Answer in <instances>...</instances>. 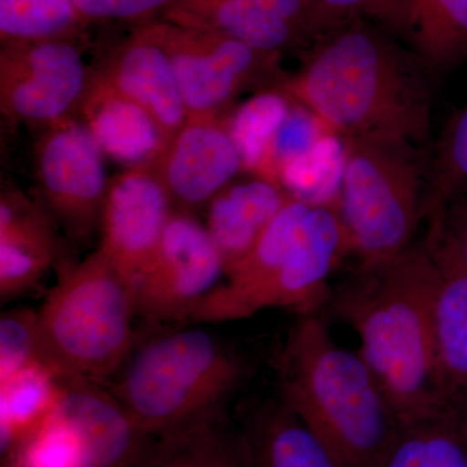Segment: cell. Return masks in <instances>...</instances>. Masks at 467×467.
<instances>
[{"label": "cell", "instance_id": "cell-1", "mask_svg": "<svg viewBox=\"0 0 467 467\" xmlns=\"http://www.w3.org/2000/svg\"><path fill=\"white\" fill-rule=\"evenodd\" d=\"M435 78L392 34L352 20L301 52L299 70L276 92L343 140L389 134L429 147Z\"/></svg>", "mask_w": 467, "mask_h": 467}, {"label": "cell", "instance_id": "cell-2", "mask_svg": "<svg viewBox=\"0 0 467 467\" xmlns=\"http://www.w3.org/2000/svg\"><path fill=\"white\" fill-rule=\"evenodd\" d=\"M432 284L434 260L423 238L391 259L359 265L327 301L335 317L358 334L359 355L402 427L450 410L436 362Z\"/></svg>", "mask_w": 467, "mask_h": 467}, {"label": "cell", "instance_id": "cell-3", "mask_svg": "<svg viewBox=\"0 0 467 467\" xmlns=\"http://www.w3.org/2000/svg\"><path fill=\"white\" fill-rule=\"evenodd\" d=\"M281 400L337 467H377L402 430L358 350L335 342L317 315L301 316L279 358Z\"/></svg>", "mask_w": 467, "mask_h": 467}, {"label": "cell", "instance_id": "cell-4", "mask_svg": "<svg viewBox=\"0 0 467 467\" xmlns=\"http://www.w3.org/2000/svg\"><path fill=\"white\" fill-rule=\"evenodd\" d=\"M245 376L244 359L216 334L184 328L133 349L110 392L143 431H177L216 416Z\"/></svg>", "mask_w": 467, "mask_h": 467}, {"label": "cell", "instance_id": "cell-5", "mask_svg": "<svg viewBox=\"0 0 467 467\" xmlns=\"http://www.w3.org/2000/svg\"><path fill=\"white\" fill-rule=\"evenodd\" d=\"M339 196L349 252L373 265L413 244L425 220L431 149L389 134L347 138Z\"/></svg>", "mask_w": 467, "mask_h": 467}, {"label": "cell", "instance_id": "cell-6", "mask_svg": "<svg viewBox=\"0 0 467 467\" xmlns=\"http://www.w3.org/2000/svg\"><path fill=\"white\" fill-rule=\"evenodd\" d=\"M134 290L99 250L63 264L38 310L46 358L61 376L104 386L134 349Z\"/></svg>", "mask_w": 467, "mask_h": 467}, {"label": "cell", "instance_id": "cell-7", "mask_svg": "<svg viewBox=\"0 0 467 467\" xmlns=\"http://www.w3.org/2000/svg\"><path fill=\"white\" fill-rule=\"evenodd\" d=\"M160 34L189 117H223L244 92H276L287 78L278 52L162 20Z\"/></svg>", "mask_w": 467, "mask_h": 467}, {"label": "cell", "instance_id": "cell-8", "mask_svg": "<svg viewBox=\"0 0 467 467\" xmlns=\"http://www.w3.org/2000/svg\"><path fill=\"white\" fill-rule=\"evenodd\" d=\"M91 78L81 41L2 46L0 110L8 121L45 130L78 117Z\"/></svg>", "mask_w": 467, "mask_h": 467}, {"label": "cell", "instance_id": "cell-9", "mask_svg": "<svg viewBox=\"0 0 467 467\" xmlns=\"http://www.w3.org/2000/svg\"><path fill=\"white\" fill-rule=\"evenodd\" d=\"M349 252L346 230L334 204H313L284 265L266 284L238 299L202 313L193 324L238 321L264 309L285 308L317 315L333 288L337 261Z\"/></svg>", "mask_w": 467, "mask_h": 467}, {"label": "cell", "instance_id": "cell-10", "mask_svg": "<svg viewBox=\"0 0 467 467\" xmlns=\"http://www.w3.org/2000/svg\"><path fill=\"white\" fill-rule=\"evenodd\" d=\"M104 156L79 117L45 129L34 146L39 195L75 241L100 229L110 183Z\"/></svg>", "mask_w": 467, "mask_h": 467}, {"label": "cell", "instance_id": "cell-11", "mask_svg": "<svg viewBox=\"0 0 467 467\" xmlns=\"http://www.w3.org/2000/svg\"><path fill=\"white\" fill-rule=\"evenodd\" d=\"M225 264L207 227L175 209L152 259L135 282L138 317L183 322L221 285Z\"/></svg>", "mask_w": 467, "mask_h": 467}, {"label": "cell", "instance_id": "cell-12", "mask_svg": "<svg viewBox=\"0 0 467 467\" xmlns=\"http://www.w3.org/2000/svg\"><path fill=\"white\" fill-rule=\"evenodd\" d=\"M174 211L150 164L126 168L110 180L98 250L131 287L152 259Z\"/></svg>", "mask_w": 467, "mask_h": 467}, {"label": "cell", "instance_id": "cell-13", "mask_svg": "<svg viewBox=\"0 0 467 467\" xmlns=\"http://www.w3.org/2000/svg\"><path fill=\"white\" fill-rule=\"evenodd\" d=\"M175 209L195 213L245 169L227 119L189 117L150 162Z\"/></svg>", "mask_w": 467, "mask_h": 467}, {"label": "cell", "instance_id": "cell-14", "mask_svg": "<svg viewBox=\"0 0 467 467\" xmlns=\"http://www.w3.org/2000/svg\"><path fill=\"white\" fill-rule=\"evenodd\" d=\"M97 73L149 113L165 143L186 124L189 116L162 45L160 20L134 27L130 36L110 48Z\"/></svg>", "mask_w": 467, "mask_h": 467}, {"label": "cell", "instance_id": "cell-15", "mask_svg": "<svg viewBox=\"0 0 467 467\" xmlns=\"http://www.w3.org/2000/svg\"><path fill=\"white\" fill-rule=\"evenodd\" d=\"M434 260L431 324L442 392L450 402L467 387V267L439 226L425 235Z\"/></svg>", "mask_w": 467, "mask_h": 467}, {"label": "cell", "instance_id": "cell-16", "mask_svg": "<svg viewBox=\"0 0 467 467\" xmlns=\"http://www.w3.org/2000/svg\"><path fill=\"white\" fill-rule=\"evenodd\" d=\"M292 198L278 181L261 175L234 180L208 202L204 225L225 264V276Z\"/></svg>", "mask_w": 467, "mask_h": 467}, {"label": "cell", "instance_id": "cell-17", "mask_svg": "<svg viewBox=\"0 0 467 467\" xmlns=\"http://www.w3.org/2000/svg\"><path fill=\"white\" fill-rule=\"evenodd\" d=\"M104 155L128 168L150 164L165 149L158 125L143 109L92 72L78 112Z\"/></svg>", "mask_w": 467, "mask_h": 467}, {"label": "cell", "instance_id": "cell-18", "mask_svg": "<svg viewBox=\"0 0 467 467\" xmlns=\"http://www.w3.org/2000/svg\"><path fill=\"white\" fill-rule=\"evenodd\" d=\"M386 32L425 61L435 77L467 63V0H393Z\"/></svg>", "mask_w": 467, "mask_h": 467}, {"label": "cell", "instance_id": "cell-19", "mask_svg": "<svg viewBox=\"0 0 467 467\" xmlns=\"http://www.w3.org/2000/svg\"><path fill=\"white\" fill-rule=\"evenodd\" d=\"M162 21L175 26L208 30L260 50H306V34L281 18L267 14L254 0H177Z\"/></svg>", "mask_w": 467, "mask_h": 467}, {"label": "cell", "instance_id": "cell-20", "mask_svg": "<svg viewBox=\"0 0 467 467\" xmlns=\"http://www.w3.org/2000/svg\"><path fill=\"white\" fill-rule=\"evenodd\" d=\"M64 377L36 365L0 383L2 450L16 447L51 416L63 391Z\"/></svg>", "mask_w": 467, "mask_h": 467}, {"label": "cell", "instance_id": "cell-21", "mask_svg": "<svg viewBox=\"0 0 467 467\" xmlns=\"http://www.w3.org/2000/svg\"><path fill=\"white\" fill-rule=\"evenodd\" d=\"M90 26L73 0H0L2 46L82 41Z\"/></svg>", "mask_w": 467, "mask_h": 467}, {"label": "cell", "instance_id": "cell-22", "mask_svg": "<svg viewBox=\"0 0 467 467\" xmlns=\"http://www.w3.org/2000/svg\"><path fill=\"white\" fill-rule=\"evenodd\" d=\"M377 467H467V441L448 410L402 427Z\"/></svg>", "mask_w": 467, "mask_h": 467}, {"label": "cell", "instance_id": "cell-23", "mask_svg": "<svg viewBox=\"0 0 467 467\" xmlns=\"http://www.w3.org/2000/svg\"><path fill=\"white\" fill-rule=\"evenodd\" d=\"M261 416V467H337L327 448L284 401Z\"/></svg>", "mask_w": 467, "mask_h": 467}, {"label": "cell", "instance_id": "cell-24", "mask_svg": "<svg viewBox=\"0 0 467 467\" xmlns=\"http://www.w3.org/2000/svg\"><path fill=\"white\" fill-rule=\"evenodd\" d=\"M467 190V100L451 117L431 147L425 221L436 223L448 204Z\"/></svg>", "mask_w": 467, "mask_h": 467}, {"label": "cell", "instance_id": "cell-25", "mask_svg": "<svg viewBox=\"0 0 467 467\" xmlns=\"http://www.w3.org/2000/svg\"><path fill=\"white\" fill-rule=\"evenodd\" d=\"M14 467H94L88 441L60 408L16 445Z\"/></svg>", "mask_w": 467, "mask_h": 467}, {"label": "cell", "instance_id": "cell-26", "mask_svg": "<svg viewBox=\"0 0 467 467\" xmlns=\"http://www.w3.org/2000/svg\"><path fill=\"white\" fill-rule=\"evenodd\" d=\"M60 257V245L0 236V297L23 296L41 284Z\"/></svg>", "mask_w": 467, "mask_h": 467}, {"label": "cell", "instance_id": "cell-27", "mask_svg": "<svg viewBox=\"0 0 467 467\" xmlns=\"http://www.w3.org/2000/svg\"><path fill=\"white\" fill-rule=\"evenodd\" d=\"M36 365L52 368L43 349L38 312L24 308L3 313L0 318V383Z\"/></svg>", "mask_w": 467, "mask_h": 467}, {"label": "cell", "instance_id": "cell-28", "mask_svg": "<svg viewBox=\"0 0 467 467\" xmlns=\"http://www.w3.org/2000/svg\"><path fill=\"white\" fill-rule=\"evenodd\" d=\"M0 236L60 244L52 220L26 193L7 189L0 196Z\"/></svg>", "mask_w": 467, "mask_h": 467}, {"label": "cell", "instance_id": "cell-29", "mask_svg": "<svg viewBox=\"0 0 467 467\" xmlns=\"http://www.w3.org/2000/svg\"><path fill=\"white\" fill-rule=\"evenodd\" d=\"M91 24H129L137 27L161 20L177 0H73Z\"/></svg>", "mask_w": 467, "mask_h": 467}, {"label": "cell", "instance_id": "cell-30", "mask_svg": "<svg viewBox=\"0 0 467 467\" xmlns=\"http://www.w3.org/2000/svg\"><path fill=\"white\" fill-rule=\"evenodd\" d=\"M317 38L352 20H368L386 30L393 0H310Z\"/></svg>", "mask_w": 467, "mask_h": 467}, {"label": "cell", "instance_id": "cell-31", "mask_svg": "<svg viewBox=\"0 0 467 467\" xmlns=\"http://www.w3.org/2000/svg\"><path fill=\"white\" fill-rule=\"evenodd\" d=\"M427 226H439L453 245L463 265L467 267V190L453 199L438 223Z\"/></svg>", "mask_w": 467, "mask_h": 467}, {"label": "cell", "instance_id": "cell-32", "mask_svg": "<svg viewBox=\"0 0 467 467\" xmlns=\"http://www.w3.org/2000/svg\"><path fill=\"white\" fill-rule=\"evenodd\" d=\"M450 413L467 441V387L451 396Z\"/></svg>", "mask_w": 467, "mask_h": 467}]
</instances>
